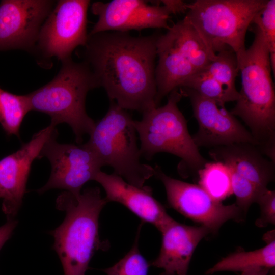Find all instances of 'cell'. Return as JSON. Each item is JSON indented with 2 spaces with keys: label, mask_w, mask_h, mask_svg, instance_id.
<instances>
[{
  "label": "cell",
  "mask_w": 275,
  "mask_h": 275,
  "mask_svg": "<svg viewBox=\"0 0 275 275\" xmlns=\"http://www.w3.org/2000/svg\"><path fill=\"white\" fill-rule=\"evenodd\" d=\"M88 0H60L40 29L32 54L42 67L51 66V59L61 62L71 58L74 50L85 47L88 39L87 31Z\"/></svg>",
  "instance_id": "9"
},
{
  "label": "cell",
  "mask_w": 275,
  "mask_h": 275,
  "mask_svg": "<svg viewBox=\"0 0 275 275\" xmlns=\"http://www.w3.org/2000/svg\"><path fill=\"white\" fill-rule=\"evenodd\" d=\"M179 88L183 96L189 98L194 116L198 124V130L192 136L198 148H212L238 143L255 145L250 132L225 106L191 89Z\"/></svg>",
  "instance_id": "13"
},
{
  "label": "cell",
  "mask_w": 275,
  "mask_h": 275,
  "mask_svg": "<svg viewBox=\"0 0 275 275\" xmlns=\"http://www.w3.org/2000/svg\"><path fill=\"white\" fill-rule=\"evenodd\" d=\"M94 180L103 188L107 203L116 202L122 204L142 222L153 225L160 232L174 221L153 196L150 187H138L115 173L109 174L101 171Z\"/></svg>",
  "instance_id": "16"
},
{
  "label": "cell",
  "mask_w": 275,
  "mask_h": 275,
  "mask_svg": "<svg viewBox=\"0 0 275 275\" xmlns=\"http://www.w3.org/2000/svg\"><path fill=\"white\" fill-rule=\"evenodd\" d=\"M154 169V176L164 185L169 206L207 228L211 233L217 232L228 221L240 222L244 219L246 214L235 203L224 205L213 199L199 185L171 177L158 165Z\"/></svg>",
  "instance_id": "10"
},
{
  "label": "cell",
  "mask_w": 275,
  "mask_h": 275,
  "mask_svg": "<svg viewBox=\"0 0 275 275\" xmlns=\"http://www.w3.org/2000/svg\"><path fill=\"white\" fill-rule=\"evenodd\" d=\"M56 126L50 123L34 134L17 151L0 160L2 209L7 220L14 219L17 215L22 203L32 164L35 159H39L45 143L57 131Z\"/></svg>",
  "instance_id": "15"
},
{
  "label": "cell",
  "mask_w": 275,
  "mask_h": 275,
  "mask_svg": "<svg viewBox=\"0 0 275 275\" xmlns=\"http://www.w3.org/2000/svg\"><path fill=\"white\" fill-rule=\"evenodd\" d=\"M3 198V193H2V191L0 188V198Z\"/></svg>",
  "instance_id": "31"
},
{
  "label": "cell",
  "mask_w": 275,
  "mask_h": 275,
  "mask_svg": "<svg viewBox=\"0 0 275 275\" xmlns=\"http://www.w3.org/2000/svg\"><path fill=\"white\" fill-rule=\"evenodd\" d=\"M239 72L235 53L221 51L203 69L188 79L181 88L191 89L200 95L225 106L236 101L239 92L235 86Z\"/></svg>",
  "instance_id": "18"
},
{
  "label": "cell",
  "mask_w": 275,
  "mask_h": 275,
  "mask_svg": "<svg viewBox=\"0 0 275 275\" xmlns=\"http://www.w3.org/2000/svg\"><path fill=\"white\" fill-rule=\"evenodd\" d=\"M30 111L26 95L14 94L0 88V124L8 135L19 137L20 126Z\"/></svg>",
  "instance_id": "22"
},
{
  "label": "cell",
  "mask_w": 275,
  "mask_h": 275,
  "mask_svg": "<svg viewBox=\"0 0 275 275\" xmlns=\"http://www.w3.org/2000/svg\"><path fill=\"white\" fill-rule=\"evenodd\" d=\"M158 34L135 37L128 32L88 34L84 62L98 87L125 110L144 113L157 107L155 79Z\"/></svg>",
  "instance_id": "1"
},
{
  "label": "cell",
  "mask_w": 275,
  "mask_h": 275,
  "mask_svg": "<svg viewBox=\"0 0 275 275\" xmlns=\"http://www.w3.org/2000/svg\"><path fill=\"white\" fill-rule=\"evenodd\" d=\"M98 88L88 65L72 58L62 62L57 75L49 82L26 95L30 111L45 113L57 125L67 123L80 144L85 134H90L95 122L86 111L88 92Z\"/></svg>",
  "instance_id": "4"
},
{
  "label": "cell",
  "mask_w": 275,
  "mask_h": 275,
  "mask_svg": "<svg viewBox=\"0 0 275 275\" xmlns=\"http://www.w3.org/2000/svg\"><path fill=\"white\" fill-rule=\"evenodd\" d=\"M56 2L3 0L0 3V51L20 49L33 53L40 29Z\"/></svg>",
  "instance_id": "12"
},
{
  "label": "cell",
  "mask_w": 275,
  "mask_h": 275,
  "mask_svg": "<svg viewBox=\"0 0 275 275\" xmlns=\"http://www.w3.org/2000/svg\"><path fill=\"white\" fill-rule=\"evenodd\" d=\"M271 269L267 268H256L241 272V275H268Z\"/></svg>",
  "instance_id": "29"
},
{
  "label": "cell",
  "mask_w": 275,
  "mask_h": 275,
  "mask_svg": "<svg viewBox=\"0 0 275 275\" xmlns=\"http://www.w3.org/2000/svg\"><path fill=\"white\" fill-rule=\"evenodd\" d=\"M154 1V3L159 5L162 4L170 11L172 14L184 13L187 11V4L183 1L180 0H164L160 1Z\"/></svg>",
  "instance_id": "27"
},
{
  "label": "cell",
  "mask_w": 275,
  "mask_h": 275,
  "mask_svg": "<svg viewBox=\"0 0 275 275\" xmlns=\"http://www.w3.org/2000/svg\"><path fill=\"white\" fill-rule=\"evenodd\" d=\"M142 224L139 226L136 236L131 250L112 267L102 270L107 275H147L150 266L140 253L139 238Z\"/></svg>",
  "instance_id": "23"
},
{
  "label": "cell",
  "mask_w": 275,
  "mask_h": 275,
  "mask_svg": "<svg viewBox=\"0 0 275 275\" xmlns=\"http://www.w3.org/2000/svg\"><path fill=\"white\" fill-rule=\"evenodd\" d=\"M208 154L241 177L262 188L274 179V162L254 144L238 143L211 148Z\"/></svg>",
  "instance_id": "19"
},
{
  "label": "cell",
  "mask_w": 275,
  "mask_h": 275,
  "mask_svg": "<svg viewBox=\"0 0 275 275\" xmlns=\"http://www.w3.org/2000/svg\"><path fill=\"white\" fill-rule=\"evenodd\" d=\"M17 224V221L14 219L7 220L6 224L0 227V250L11 237Z\"/></svg>",
  "instance_id": "28"
},
{
  "label": "cell",
  "mask_w": 275,
  "mask_h": 275,
  "mask_svg": "<svg viewBox=\"0 0 275 275\" xmlns=\"http://www.w3.org/2000/svg\"><path fill=\"white\" fill-rule=\"evenodd\" d=\"M183 97L180 88L172 91L167 103L142 113L134 126L140 141L141 156L148 160L166 152L181 159L178 172L182 177L198 172L207 162L200 154L187 127V121L178 107Z\"/></svg>",
  "instance_id": "5"
},
{
  "label": "cell",
  "mask_w": 275,
  "mask_h": 275,
  "mask_svg": "<svg viewBox=\"0 0 275 275\" xmlns=\"http://www.w3.org/2000/svg\"><path fill=\"white\" fill-rule=\"evenodd\" d=\"M106 203L98 187L87 188L77 196L65 191L58 196L56 208L65 211L66 217L50 234L65 275H85L94 252L106 248L98 232L99 215Z\"/></svg>",
  "instance_id": "3"
},
{
  "label": "cell",
  "mask_w": 275,
  "mask_h": 275,
  "mask_svg": "<svg viewBox=\"0 0 275 275\" xmlns=\"http://www.w3.org/2000/svg\"><path fill=\"white\" fill-rule=\"evenodd\" d=\"M155 67L156 105L172 91L181 88L215 57L196 30L183 19L158 35Z\"/></svg>",
  "instance_id": "8"
},
{
  "label": "cell",
  "mask_w": 275,
  "mask_h": 275,
  "mask_svg": "<svg viewBox=\"0 0 275 275\" xmlns=\"http://www.w3.org/2000/svg\"><path fill=\"white\" fill-rule=\"evenodd\" d=\"M91 11L98 17L88 34L104 32H128L147 28L168 30L171 14L165 6L149 5L142 0H113L108 2H95Z\"/></svg>",
  "instance_id": "14"
},
{
  "label": "cell",
  "mask_w": 275,
  "mask_h": 275,
  "mask_svg": "<svg viewBox=\"0 0 275 275\" xmlns=\"http://www.w3.org/2000/svg\"><path fill=\"white\" fill-rule=\"evenodd\" d=\"M161 233L159 254L150 265L163 269L160 275H187L197 246L211 233L203 226H188L174 220Z\"/></svg>",
  "instance_id": "17"
},
{
  "label": "cell",
  "mask_w": 275,
  "mask_h": 275,
  "mask_svg": "<svg viewBox=\"0 0 275 275\" xmlns=\"http://www.w3.org/2000/svg\"><path fill=\"white\" fill-rule=\"evenodd\" d=\"M260 30L264 37L270 54L271 70L275 72V1L267 0L255 15L251 24Z\"/></svg>",
  "instance_id": "24"
},
{
  "label": "cell",
  "mask_w": 275,
  "mask_h": 275,
  "mask_svg": "<svg viewBox=\"0 0 275 275\" xmlns=\"http://www.w3.org/2000/svg\"><path fill=\"white\" fill-rule=\"evenodd\" d=\"M256 203L260 209V214L255 225L261 228L275 224V191L268 188L259 197Z\"/></svg>",
  "instance_id": "26"
},
{
  "label": "cell",
  "mask_w": 275,
  "mask_h": 275,
  "mask_svg": "<svg viewBox=\"0 0 275 275\" xmlns=\"http://www.w3.org/2000/svg\"><path fill=\"white\" fill-rule=\"evenodd\" d=\"M229 169V168H228ZM232 194L236 197L237 206L245 214L253 203L257 202L261 195L267 188L262 189L243 178L229 169Z\"/></svg>",
  "instance_id": "25"
},
{
  "label": "cell",
  "mask_w": 275,
  "mask_h": 275,
  "mask_svg": "<svg viewBox=\"0 0 275 275\" xmlns=\"http://www.w3.org/2000/svg\"><path fill=\"white\" fill-rule=\"evenodd\" d=\"M254 41L248 49L236 56L241 74V88L230 112L249 127L255 145L275 161V92L270 54L266 41L255 26Z\"/></svg>",
  "instance_id": "2"
},
{
  "label": "cell",
  "mask_w": 275,
  "mask_h": 275,
  "mask_svg": "<svg viewBox=\"0 0 275 275\" xmlns=\"http://www.w3.org/2000/svg\"><path fill=\"white\" fill-rule=\"evenodd\" d=\"M58 135L57 131L45 143L40 152L39 158L46 157L51 169L48 181L37 191L42 194L59 188L79 195L83 185L94 180L103 166L85 143H59L56 141Z\"/></svg>",
  "instance_id": "11"
},
{
  "label": "cell",
  "mask_w": 275,
  "mask_h": 275,
  "mask_svg": "<svg viewBox=\"0 0 275 275\" xmlns=\"http://www.w3.org/2000/svg\"><path fill=\"white\" fill-rule=\"evenodd\" d=\"M267 0H197L187 4L183 20L197 31L214 54L231 50L236 56L246 49V31Z\"/></svg>",
  "instance_id": "7"
},
{
  "label": "cell",
  "mask_w": 275,
  "mask_h": 275,
  "mask_svg": "<svg viewBox=\"0 0 275 275\" xmlns=\"http://www.w3.org/2000/svg\"><path fill=\"white\" fill-rule=\"evenodd\" d=\"M268 275H274V268L270 270Z\"/></svg>",
  "instance_id": "30"
},
{
  "label": "cell",
  "mask_w": 275,
  "mask_h": 275,
  "mask_svg": "<svg viewBox=\"0 0 275 275\" xmlns=\"http://www.w3.org/2000/svg\"><path fill=\"white\" fill-rule=\"evenodd\" d=\"M197 173L198 185L214 200L222 202L233 194L230 171L225 164L207 162Z\"/></svg>",
  "instance_id": "21"
},
{
  "label": "cell",
  "mask_w": 275,
  "mask_h": 275,
  "mask_svg": "<svg viewBox=\"0 0 275 275\" xmlns=\"http://www.w3.org/2000/svg\"><path fill=\"white\" fill-rule=\"evenodd\" d=\"M251 251H239L222 258L206 272L211 274L221 271H240L256 268L272 269L275 266V240Z\"/></svg>",
  "instance_id": "20"
},
{
  "label": "cell",
  "mask_w": 275,
  "mask_h": 275,
  "mask_svg": "<svg viewBox=\"0 0 275 275\" xmlns=\"http://www.w3.org/2000/svg\"><path fill=\"white\" fill-rule=\"evenodd\" d=\"M134 120L126 110L111 101L107 112L95 125L85 144L103 166L111 167L114 173L138 187L154 176V169L142 163Z\"/></svg>",
  "instance_id": "6"
}]
</instances>
